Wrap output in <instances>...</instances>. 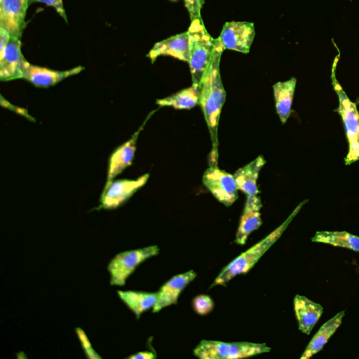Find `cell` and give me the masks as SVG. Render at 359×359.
Returning a JSON list of instances; mask_svg holds the SVG:
<instances>
[{"label":"cell","mask_w":359,"mask_h":359,"mask_svg":"<svg viewBox=\"0 0 359 359\" xmlns=\"http://www.w3.org/2000/svg\"><path fill=\"white\" fill-rule=\"evenodd\" d=\"M308 201L306 199L301 202L278 227L224 267L214 280L210 287L216 285H225L236 276L248 272L270 247L281 236L290 222L298 213L303 205Z\"/></svg>","instance_id":"cell-2"},{"label":"cell","mask_w":359,"mask_h":359,"mask_svg":"<svg viewBox=\"0 0 359 359\" xmlns=\"http://www.w3.org/2000/svg\"><path fill=\"white\" fill-rule=\"evenodd\" d=\"M187 32L190 50L189 65L192 86L199 89L203 75L212 60L215 39L207 32L201 18L191 21Z\"/></svg>","instance_id":"cell-3"},{"label":"cell","mask_w":359,"mask_h":359,"mask_svg":"<svg viewBox=\"0 0 359 359\" xmlns=\"http://www.w3.org/2000/svg\"><path fill=\"white\" fill-rule=\"evenodd\" d=\"M149 174H144L137 179L114 180L105 184L100 197L99 209H115L125 203L147 182Z\"/></svg>","instance_id":"cell-8"},{"label":"cell","mask_w":359,"mask_h":359,"mask_svg":"<svg viewBox=\"0 0 359 359\" xmlns=\"http://www.w3.org/2000/svg\"><path fill=\"white\" fill-rule=\"evenodd\" d=\"M294 309L299 330L309 334L323 313V306L305 296L297 294L294 298Z\"/></svg>","instance_id":"cell-17"},{"label":"cell","mask_w":359,"mask_h":359,"mask_svg":"<svg viewBox=\"0 0 359 359\" xmlns=\"http://www.w3.org/2000/svg\"><path fill=\"white\" fill-rule=\"evenodd\" d=\"M223 50L219 39H215L212 60L199 87V104L208 125L212 146L210 155L212 166L217 165L218 124L226 97L219 72V62Z\"/></svg>","instance_id":"cell-1"},{"label":"cell","mask_w":359,"mask_h":359,"mask_svg":"<svg viewBox=\"0 0 359 359\" xmlns=\"http://www.w3.org/2000/svg\"><path fill=\"white\" fill-rule=\"evenodd\" d=\"M158 253L159 248L157 245H150L116 254L107 265V270L110 274V285H124L128 277L138 265Z\"/></svg>","instance_id":"cell-6"},{"label":"cell","mask_w":359,"mask_h":359,"mask_svg":"<svg viewBox=\"0 0 359 359\" xmlns=\"http://www.w3.org/2000/svg\"><path fill=\"white\" fill-rule=\"evenodd\" d=\"M194 310L201 316L210 313L214 308L212 299L207 294L196 296L192 302Z\"/></svg>","instance_id":"cell-24"},{"label":"cell","mask_w":359,"mask_h":359,"mask_svg":"<svg viewBox=\"0 0 359 359\" xmlns=\"http://www.w3.org/2000/svg\"><path fill=\"white\" fill-rule=\"evenodd\" d=\"M75 331L86 357L90 359L101 358V357L92 348L91 344L83 330L80 327H76Z\"/></svg>","instance_id":"cell-25"},{"label":"cell","mask_w":359,"mask_h":359,"mask_svg":"<svg viewBox=\"0 0 359 359\" xmlns=\"http://www.w3.org/2000/svg\"><path fill=\"white\" fill-rule=\"evenodd\" d=\"M29 0H0V28L20 39L26 27Z\"/></svg>","instance_id":"cell-10"},{"label":"cell","mask_w":359,"mask_h":359,"mask_svg":"<svg viewBox=\"0 0 359 359\" xmlns=\"http://www.w3.org/2000/svg\"><path fill=\"white\" fill-rule=\"evenodd\" d=\"M34 2L43 3L49 6L53 7L57 13L65 20V22H67L62 0H29V4Z\"/></svg>","instance_id":"cell-27"},{"label":"cell","mask_w":359,"mask_h":359,"mask_svg":"<svg viewBox=\"0 0 359 359\" xmlns=\"http://www.w3.org/2000/svg\"><path fill=\"white\" fill-rule=\"evenodd\" d=\"M296 82V79L292 78L273 86L276 109L282 123H285L290 115Z\"/></svg>","instance_id":"cell-20"},{"label":"cell","mask_w":359,"mask_h":359,"mask_svg":"<svg viewBox=\"0 0 359 359\" xmlns=\"http://www.w3.org/2000/svg\"><path fill=\"white\" fill-rule=\"evenodd\" d=\"M161 55H169L189 63L190 59L188 32L175 34L156 43L147 55L152 63Z\"/></svg>","instance_id":"cell-15"},{"label":"cell","mask_w":359,"mask_h":359,"mask_svg":"<svg viewBox=\"0 0 359 359\" xmlns=\"http://www.w3.org/2000/svg\"><path fill=\"white\" fill-rule=\"evenodd\" d=\"M156 104L160 107L190 109L199 104V89L191 85L168 97L157 100Z\"/></svg>","instance_id":"cell-23"},{"label":"cell","mask_w":359,"mask_h":359,"mask_svg":"<svg viewBox=\"0 0 359 359\" xmlns=\"http://www.w3.org/2000/svg\"><path fill=\"white\" fill-rule=\"evenodd\" d=\"M270 351L271 348L264 343L202 340L194 349V355L201 359H238Z\"/></svg>","instance_id":"cell-4"},{"label":"cell","mask_w":359,"mask_h":359,"mask_svg":"<svg viewBox=\"0 0 359 359\" xmlns=\"http://www.w3.org/2000/svg\"><path fill=\"white\" fill-rule=\"evenodd\" d=\"M26 61L21 51L20 39L11 36L6 48L0 51L1 81L22 79Z\"/></svg>","instance_id":"cell-11"},{"label":"cell","mask_w":359,"mask_h":359,"mask_svg":"<svg viewBox=\"0 0 359 359\" xmlns=\"http://www.w3.org/2000/svg\"><path fill=\"white\" fill-rule=\"evenodd\" d=\"M117 294L128 309L133 312L137 319L143 312L153 309L157 299V292L118 290Z\"/></svg>","instance_id":"cell-21"},{"label":"cell","mask_w":359,"mask_h":359,"mask_svg":"<svg viewBox=\"0 0 359 359\" xmlns=\"http://www.w3.org/2000/svg\"><path fill=\"white\" fill-rule=\"evenodd\" d=\"M172 1H177V0H172Z\"/></svg>","instance_id":"cell-29"},{"label":"cell","mask_w":359,"mask_h":359,"mask_svg":"<svg viewBox=\"0 0 359 359\" xmlns=\"http://www.w3.org/2000/svg\"><path fill=\"white\" fill-rule=\"evenodd\" d=\"M332 84L339 97V105L337 111L344 122L348 143L345 163L350 165L359 160V113L355 104L350 100L335 79L334 72Z\"/></svg>","instance_id":"cell-5"},{"label":"cell","mask_w":359,"mask_h":359,"mask_svg":"<svg viewBox=\"0 0 359 359\" xmlns=\"http://www.w3.org/2000/svg\"><path fill=\"white\" fill-rule=\"evenodd\" d=\"M155 111L148 114L139 129L132 137L123 144L118 147L111 154L109 158L107 181L105 184L110 183L115 177L121 173L127 167L130 166L135 156L136 142L140 131L144 128L147 120Z\"/></svg>","instance_id":"cell-12"},{"label":"cell","mask_w":359,"mask_h":359,"mask_svg":"<svg viewBox=\"0 0 359 359\" xmlns=\"http://www.w3.org/2000/svg\"><path fill=\"white\" fill-rule=\"evenodd\" d=\"M262 201L257 195L247 196L236 234L235 242L244 245L250 234L262 224L261 217Z\"/></svg>","instance_id":"cell-16"},{"label":"cell","mask_w":359,"mask_h":359,"mask_svg":"<svg viewBox=\"0 0 359 359\" xmlns=\"http://www.w3.org/2000/svg\"><path fill=\"white\" fill-rule=\"evenodd\" d=\"M344 315L345 312L344 311H342L325 322L313 337L303 352L300 359L310 358L311 356L322 350L329 339L333 335L341 325Z\"/></svg>","instance_id":"cell-19"},{"label":"cell","mask_w":359,"mask_h":359,"mask_svg":"<svg viewBox=\"0 0 359 359\" xmlns=\"http://www.w3.org/2000/svg\"><path fill=\"white\" fill-rule=\"evenodd\" d=\"M266 161L262 155L258 156L252 161L238 169L233 174L238 189L246 196L257 195V179L259 172Z\"/></svg>","instance_id":"cell-18"},{"label":"cell","mask_w":359,"mask_h":359,"mask_svg":"<svg viewBox=\"0 0 359 359\" xmlns=\"http://www.w3.org/2000/svg\"><path fill=\"white\" fill-rule=\"evenodd\" d=\"M83 69V67L78 66L67 70H54L32 65L26 61L22 79L28 81L36 87L48 88L69 76L79 74Z\"/></svg>","instance_id":"cell-13"},{"label":"cell","mask_w":359,"mask_h":359,"mask_svg":"<svg viewBox=\"0 0 359 359\" xmlns=\"http://www.w3.org/2000/svg\"><path fill=\"white\" fill-rule=\"evenodd\" d=\"M204 186L225 206L231 205L238 198V187L231 175L217 165H210L203 176Z\"/></svg>","instance_id":"cell-7"},{"label":"cell","mask_w":359,"mask_h":359,"mask_svg":"<svg viewBox=\"0 0 359 359\" xmlns=\"http://www.w3.org/2000/svg\"><path fill=\"white\" fill-rule=\"evenodd\" d=\"M255 35L254 23L231 21L224 25L218 39L224 50L248 53Z\"/></svg>","instance_id":"cell-9"},{"label":"cell","mask_w":359,"mask_h":359,"mask_svg":"<svg viewBox=\"0 0 359 359\" xmlns=\"http://www.w3.org/2000/svg\"><path fill=\"white\" fill-rule=\"evenodd\" d=\"M156 354L151 351H141L136 353L128 358L130 359H152L156 358Z\"/></svg>","instance_id":"cell-28"},{"label":"cell","mask_w":359,"mask_h":359,"mask_svg":"<svg viewBox=\"0 0 359 359\" xmlns=\"http://www.w3.org/2000/svg\"><path fill=\"white\" fill-rule=\"evenodd\" d=\"M184 1L189 13L191 21L201 19V10L205 0H184Z\"/></svg>","instance_id":"cell-26"},{"label":"cell","mask_w":359,"mask_h":359,"mask_svg":"<svg viewBox=\"0 0 359 359\" xmlns=\"http://www.w3.org/2000/svg\"><path fill=\"white\" fill-rule=\"evenodd\" d=\"M311 241L345 248L359 252V236L344 231H319L311 238Z\"/></svg>","instance_id":"cell-22"},{"label":"cell","mask_w":359,"mask_h":359,"mask_svg":"<svg viewBox=\"0 0 359 359\" xmlns=\"http://www.w3.org/2000/svg\"><path fill=\"white\" fill-rule=\"evenodd\" d=\"M196 276L194 270H190L175 275L165 282L157 292V299L152 312L156 313L167 306L175 304L182 292Z\"/></svg>","instance_id":"cell-14"}]
</instances>
